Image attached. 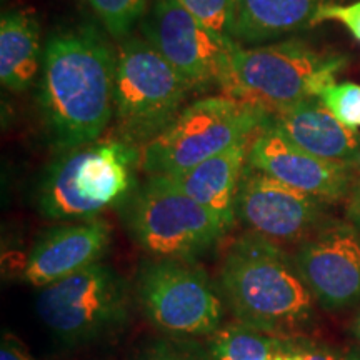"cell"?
Returning <instances> with one entry per match:
<instances>
[{"label":"cell","instance_id":"44dd1931","mask_svg":"<svg viewBox=\"0 0 360 360\" xmlns=\"http://www.w3.org/2000/svg\"><path fill=\"white\" fill-rule=\"evenodd\" d=\"M321 101L328 110L350 129L360 127V85L352 82L332 84L322 90Z\"/></svg>","mask_w":360,"mask_h":360},{"label":"cell","instance_id":"ac0fdd59","mask_svg":"<svg viewBox=\"0 0 360 360\" xmlns=\"http://www.w3.org/2000/svg\"><path fill=\"white\" fill-rule=\"evenodd\" d=\"M42 37L34 12L8 11L0 20V82L11 92H25L42 69Z\"/></svg>","mask_w":360,"mask_h":360},{"label":"cell","instance_id":"83f0119b","mask_svg":"<svg viewBox=\"0 0 360 360\" xmlns=\"http://www.w3.org/2000/svg\"><path fill=\"white\" fill-rule=\"evenodd\" d=\"M294 349H295V342H292L289 339L281 349H277L276 352L270 355L269 360H294Z\"/></svg>","mask_w":360,"mask_h":360},{"label":"cell","instance_id":"4316f807","mask_svg":"<svg viewBox=\"0 0 360 360\" xmlns=\"http://www.w3.org/2000/svg\"><path fill=\"white\" fill-rule=\"evenodd\" d=\"M345 214H347V220L354 227L360 231V167L355 175L354 186L350 188V193L345 200Z\"/></svg>","mask_w":360,"mask_h":360},{"label":"cell","instance_id":"9c48e42d","mask_svg":"<svg viewBox=\"0 0 360 360\" xmlns=\"http://www.w3.org/2000/svg\"><path fill=\"white\" fill-rule=\"evenodd\" d=\"M135 295L148 322L167 337H212L222 327V294L188 260H146L137 272Z\"/></svg>","mask_w":360,"mask_h":360},{"label":"cell","instance_id":"30bf717a","mask_svg":"<svg viewBox=\"0 0 360 360\" xmlns=\"http://www.w3.org/2000/svg\"><path fill=\"white\" fill-rule=\"evenodd\" d=\"M139 30L195 92L219 89L222 94L237 42L215 32L177 0H152Z\"/></svg>","mask_w":360,"mask_h":360},{"label":"cell","instance_id":"8992f818","mask_svg":"<svg viewBox=\"0 0 360 360\" xmlns=\"http://www.w3.org/2000/svg\"><path fill=\"white\" fill-rule=\"evenodd\" d=\"M270 115L262 107L224 94L197 98L141 148V170L147 177L184 172L254 139Z\"/></svg>","mask_w":360,"mask_h":360},{"label":"cell","instance_id":"5b68a950","mask_svg":"<svg viewBox=\"0 0 360 360\" xmlns=\"http://www.w3.org/2000/svg\"><path fill=\"white\" fill-rule=\"evenodd\" d=\"M114 135L142 148L188 105L195 90L142 35L117 44Z\"/></svg>","mask_w":360,"mask_h":360},{"label":"cell","instance_id":"4fadbf2b","mask_svg":"<svg viewBox=\"0 0 360 360\" xmlns=\"http://www.w3.org/2000/svg\"><path fill=\"white\" fill-rule=\"evenodd\" d=\"M247 162L270 177L326 204L347 200L359 170L352 165L319 159L297 147L278 132L272 124V115L252 139Z\"/></svg>","mask_w":360,"mask_h":360},{"label":"cell","instance_id":"d6986e66","mask_svg":"<svg viewBox=\"0 0 360 360\" xmlns=\"http://www.w3.org/2000/svg\"><path fill=\"white\" fill-rule=\"evenodd\" d=\"M287 340L238 322L220 327L210 337L209 350L212 360H269Z\"/></svg>","mask_w":360,"mask_h":360},{"label":"cell","instance_id":"d4e9b609","mask_svg":"<svg viewBox=\"0 0 360 360\" xmlns=\"http://www.w3.org/2000/svg\"><path fill=\"white\" fill-rule=\"evenodd\" d=\"M0 360H35L30 355L29 349L25 347L24 342L17 339L11 332H6L2 337V345H0Z\"/></svg>","mask_w":360,"mask_h":360},{"label":"cell","instance_id":"3957f363","mask_svg":"<svg viewBox=\"0 0 360 360\" xmlns=\"http://www.w3.org/2000/svg\"><path fill=\"white\" fill-rule=\"evenodd\" d=\"M137 169L141 148L115 135L69 148L45 169L35 205L42 217L58 222L98 217L132 195Z\"/></svg>","mask_w":360,"mask_h":360},{"label":"cell","instance_id":"2e32d148","mask_svg":"<svg viewBox=\"0 0 360 360\" xmlns=\"http://www.w3.org/2000/svg\"><path fill=\"white\" fill-rule=\"evenodd\" d=\"M349 0H233L231 39L252 47L319 25L323 8Z\"/></svg>","mask_w":360,"mask_h":360},{"label":"cell","instance_id":"ffe728a7","mask_svg":"<svg viewBox=\"0 0 360 360\" xmlns=\"http://www.w3.org/2000/svg\"><path fill=\"white\" fill-rule=\"evenodd\" d=\"M96 13L102 30L112 39L122 40L141 24L152 0H85Z\"/></svg>","mask_w":360,"mask_h":360},{"label":"cell","instance_id":"603a6c76","mask_svg":"<svg viewBox=\"0 0 360 360\" xmlns=\"http://www.w3.org/2000/svg\"><path fill=\"white\" fill-rule=\"evenodd\" d=\"M205 25L231 39L233 0H177Z\"/></svg>","mask_w":360,"mask_h":360},{"label":"cell","instance_id":"7c38bea8","mask_svg":"<svg viewBox=\"0 0 360 360\" xmlns=\"http://www.w3.org/2000/svg\"><path fill=\"white\" fill-rule=\"evenodd\" d=\"M294 262L322 307L342 310L360 300V231L350 222L326 220L300 244Z\"/></svg>","mask_w":360,"mask_h":360},{"label":"cell","instance_id":"e0dca14e","mask_svg":"<svg viewBox=\"0 0 360 360\" xmlns=\"http://www.w3.org/2000/svg\"><path fill=\"white\" fill-rule=\"evenodd\" d=\"M255 137V135H254ZM250 141L240 142L179 174L155 175L182 193L214 210L229 225L236 222V200L249 160Z\"/></svg>","mask_w":360,"mask_h":360},{"label":"cell","instance_id":"52a82bcc","mask_svg":"<svg viewBox=\"0 0 360 360\" xmlns=\"http://www.w3.org/2000/svg\"><path fill=\"white\" fill-rule=\"evenodd\" d=\"M122 219L135 244L152 259L193 262L231 231L214 210L159 177H147L135 188L124 202Z\"/></svg>","mask_w":360,"mask_h":360},{"label":"cell","instance_id":"484cf974","mask_svg":"<svg viewBox=\"0 0 360 360\" xmlns=\"http://www.w3.org/2000/svg\"><path fill=\"white\" fill-rule=\"evenodd\" d=\"M294 360H339V355L327 347L312 344H297L294 349Z\"/></svg>","mask_w":360,"mask_h":360},{"label":"cell","instance_id":"7a4b0ae2","mask_svg":"<svg viewBox=\"0 0 360 360\" xmlns=\"http://www.w3.org/2000/svg\"><path fill=\"white\" fill-rule=\"evenodd\" d=\"M220 294L237 321L285 337L312 322L315 297L281 244L247 231L229 247Z\"/></svg>","mask_w":360,"mask_h":360},{"label":"cell","instance_id":"277c9868","mask_svg":"<svg viewBox=\"0 0 360 360\" xmlns=\"http://www.w3.org/2000/svg\"><path fill=\"white\" fill-rule=\"evenodd\" d=\"M345 65L347 57L342 53L322 51L299 39L237 45L222 94L274 114L305 98L321 97Z\"/></svg>","mask_w":360,"mask_h":360},{"label":"cell","instance_id":"7402d4cb","mask_svg":"<svg viewBox=\"0 0 360 360\" xmlns=\"http://www.w3.org/2000/svg\"><path fill=\"white\" fill-rule=\"evenodd\" d=\"M135 360H212V355L209 345L205 347L195 339L167 337L148 344Z\"/></svg>","mask_w":360,"mask_h":360},{"label":"cell","instance_id":"5bb4252c","mask_svg":"<svg viewBox=\"0 0 360 360\" xmlns=\"http://www.w3.org/2000/svg\"><path fill=\"white\" fill-rule=\"evenodd\" d=\"M112 242L110 224L102 217L74 220L45 231L27 254L22 281L42 289L101 262Z\"/></svg>","mask_w":360,"mask_h":360},{"label":"cell","instance_id":"cb8c5ba5","mask_svg":"<svg viewBox=\"0 0 360 360\" xmlns=\"http://www.w3.org/2000/svg\"><path fill=\"white\" fill-rule=\"evenodd\" d=\"M327 20L339 22L360 42V0L323 8L319 15V24Z\"/></svg>","mask_w":360,"mask_h":360},{"label":"cell","instance_id":"9a60e30c","mask_svg":"<svg viewBox=\"0 0 360 360\" xmlns=\"http://www.w3.org/2000/svg\"><path fill=\"white\" fill-rule=\"evenodd\" d=\"M283 137L319 159L360 167V132L344 125L319 97L272 114Z\"/></svg>","mask_w":360,"mask_h":360},{"label":"cell","instance_id":"f1b7e54d","mask_svg":"<svg viewBox=\"0 0 360 360\" xmlns=\"http://www.w3.org/2000/svg\"><path fill=\"white\" fill-rule=\"evenodd\" d=\"M339 360H360V350H349V352L339 355Z\"/></svg>","mask_w":360,"mask_h":360},{"label":"cell","instance_id":"6da1fadb","mask_svg":"<svg viewBox=\"0 0 360 360\" xmlns=\"http://www.w3.org/2000/svg\"><path fill=\"white\" fill-rule=\"evenodd\" d=\"M105 34L79 24L57 30L44 45L37 107L58 152L97 141L114 119L117 49Z\"/></svg>","mask_w":360,"mask_h":360},{"label":"cell","instance_id":"8fae6325","mask_svg":"<svg viewBox=\"0 0 360 360\" xmlns=\"http://www.w3.org/2000/svg\"><path fill=\"white\" fill-rule=\"evenodd\" d=\"M323 205L326 202L289 187L247 162L237 192L236 215L247 231L276 244H302L326 222Z\"/></svg>","mask_w":360,"mask_h":360},{"label":"cell","instance_id":"f546056e","mask_svg":"<svg viewBox=\"0 0 360 360\" xmlns=\"http://www.w3.org/2000/svg\"><path fill=\"white\" fill-rule=\"evenodd\" d=\"M354 330H355V335H357V339L360 340V314L357 315V319H355V323H354Z\"/></svg>","mask_w":360,"mask_h":360},{"label":"cell","instance_id":"ba28073f","mask_svg":"<svg viewBox=\"0 0 360 360\" xmlns=\"http://www.w3.org/2000/svg\"><path fill=\"white\" fill-rule=\"evenodd\" d=\"M35 312L67 347L105 339L129 315V287L110 265L97 262L40 289Z\"/></svg>","mask_w":360,"mask_h":360}]
</instances>
